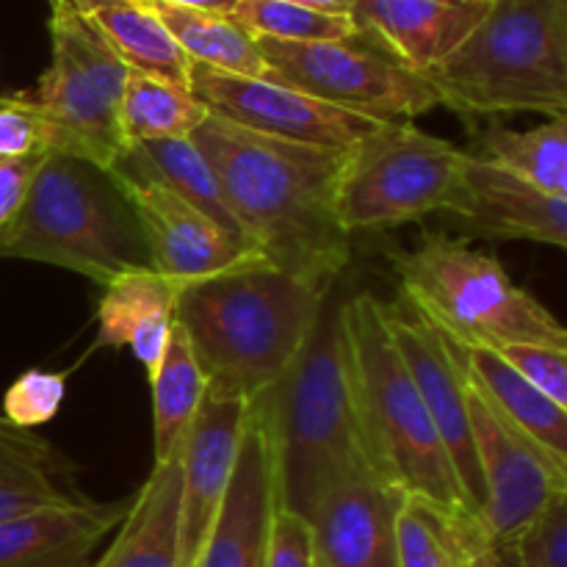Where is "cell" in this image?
<instances>
[{
  "label": "cell",
  "instance_id": "30",
  "mask_svg": "<svg viewBox=\"0 0 567 567\" xmlns=\"http://www.w3.org/2000/svg\"><path fill=\"white\" fill-rule=\"evenodd\" d=\"M138 158L161 177L169 188H175L186 203H192L199 214L208 216L219 230L236 238L238 244L252 249L247 233L238 225L230 203L225 197L219 177L210 169L205 155L199 153L192 138H164V142H144L133 144Z\"/></svg>",
  "mask_w": 567,
  "mask_h": 567
},
{
  "label": "cell",
  "instance_id": "26",
  "mask_svg": "<svg viewBox=\"0 0 567 567\" xmlns=\"http://www.w3.org/2000/svg\"><path fill=\"white\" fill-rule=\"evenodd\" d=\"M144 3L164 22L166 31L175 37L192 64L244 78L266 75V61L260 55L258 42L230 14L183 9V6L164 3V0H144Z\"/></svg>",
  "mask_w": 567,
  "mask_h": 567
},
{
  "label": "cell",
  "instance_id": "1",
  "mask_svg": "<svg viewBox=\"0 0 567 567\" xmlns=\"http://www.w3.org/2000/svg\"><path fill=\"white\" fill-rule=\"evenodd\" d=\"M260 258L327 293L349 264L336 192L347 150L277 142L219 116L192 133Z\"/></svg>",
  "mask_w": 567,
  "mask_h": 567
},
{
  "label": "cell",
  "instance_id": "40",
  "mask_svg": "<svg viewBox=\"0 0 567 567\" xmlns=\"http://www.w3.org/2000/svg\"><path fill=\"white\" fill-rule=\"evenodd\" d=\"M164 3L183 6V9H197V11H214V14H233L241 0H164Z\"/></svg>",
  "mask_w": 567,
  "mask_h": 567
},
{
  "label": "cell",
  "instance_id": "41",
  "mask_svg": "<svg viewBox=\"0 0 567 567\" xmlns=\"http://www.w3.org/2000/svg\"><path fill=\"white\" fill-rule=\"evenodd\" d=\"M291 3L308 6V9L324 11V14H347L349 17L358 0H291Z\"/></svg>",
  "mask_w": 567,
  "mask_h": 567
},
{
  "label": "cell",
  "instance_id": "9",
  "mask_svg": "<svg viewBox=\"0 0 567 567\" xmlns=\"http://www.w3.org/2000/svg\"><path fill=\"white\" fill-rule=\"evenodd\" d=\"M463 150L415 127L388 122L347 150L336 208L347 233L388 230L446 210Z\"/></svg>",
  "mask_w": 567,
  "mask_h": 567
},
{
  "label": "cell",
  "instance_id": "10",
  "mask_svg": "<svg viewBox=\"0 0 567 567\" xmlns=\"http://www.w3.org/2000/svg\"><path fill=\"white\" fill-rule=\"evenodd\" d=\"M266 78L299 89L327 105L374 122H413L435 109L430 83L382 53L360 44V33L341 42H277L255 39Z\"/></svg>",
  "mask_w": 567,
  "mask_h": 567
},
{
  "label": "cell",
  "instance_id": "29",
  "mask_svg": "<svg viewBox=\"0 0 567 567\" xmlns=\"http://www.w3.org/2000/svg\"><path fill=\"white\" fill-rule=\"evenodd\" d=\"M205 120L208 109L188 89L142 72H127L120 103V125L127 147L164 138H192Z\"/></svg>",
  "mask_w": 567,
  "mask_h": 567
},
{
  "label": "cell",
  "instance_id": "3",
  "mask_svg": "<svg viewBox=\"0 0 567 567\" xmlns=\"http://www.w3.org/2000/svg\"><path fill=\"white\" fill-rule=\"evenodd\" d=\"M255 402L269 432L277 498L288 513L308 520L327 491L358 474H377L354 404L338 310L321 316L293 369Z\"/></svg>",
  "mask_w": 567,
  "mask_h": 567
},
{
  "label": "cell",
  "instance_id": "5",
  "mask_svg": "<svg viewBox=\"0 0 567 567\" xmlns=\"http://www.w3.org/2000/svg\"><path fill=\"white\" fill-rule=\"evenodd\" d=\"M437 105L463 116L567 114V0H493L485 20L430 72Z\"/></svg>",
  "mask_w": 567,
  "mask_h": 567
},
{
  "label": "cell",
  "instance_id": "13",
  "mask_svg": "<svg viewBox=\"0 0 567 567\" xmlns=\"http://www.w3.org/2000/svg\"><path fill=\"white\" fill-rule=\"evenodd\" d=\"M468 377V374H465ZM468 415L485 507L482 526L496 548L507 546L554 496L567 493V463L509 424L468 380Z\"/></svg>",
  "mask_w": 567,
  "mask_h": 567
},
{
  "label": "cell",
  "instance_id": "19",
  "mask_svg": "<svg viewBox=\"0 0 567 567\" xmlns=\"http://www.w3.org/2000/svg\"><path fill=\"white\" fill-rule=\"evenodd\" d=\"M493 0H358L354 31L404 70L424 75L468 39Z\"/></svg>",
  "mask_w": 567,
  "mask_h": 567
},
{
  "label": "cell",
  "instance_id": "36",
  "mask_svg": "<svg viewBox=\"0 0 567 567\" xmlns=\"http://www.w3.org/2000/svg\"><path fill=\"white\" fill-rule=\"evenodd\" d=\"M44 155V125L17 94L0 97V161Z\"/></svg>",
  "mask_w": 567,
  "mask_h": 567
},
{
  "label": "cell",
  "instance_id": "20",
  "mask_svg": "<svg viewBox=\"0 0 567 567\" xmlns=\"http://www.w3.org/2000/svg\"><path fill=\"white\" fill-rule=\"evenodd\" d=\"M127 502L53 507L0 524V567H89L125 518Z\"/></svg>",
  "mask_w": 567,
  "mask_h": 567
},
{
  "label": "cell",
  "instance_id": "23",
  "mask_svg": "<svg viewBox=\"0 0 567 567\" xmlns=\"http://www.w3.org/2000/svg\"><path fill=\"white\" fill-rule=\"evenodd\" d=\"M181 454L155 463L103 557L89 567H177Z\"/></svg>",
  "mask_w": 567,
  "mask_h": 567
},
{
  "label": "cell",
  "instance_id": "18",
  "mask_svg": "<svg viewBox=\"0 0 567 567\" xmlns=\"http://www.w3.org/2000/svg\"><path fill=\"white\" fill-rule=\"evenodd\" d=\"M404 496L371 471L327 491L308 515L316 567H399L396 518Z\"/></svg>",
  "mask_w": 567,
  "mask_h": 567
},
{
  "label": "cell",
  "instance_id": "8",
  "mask_svg": "<svg viewBox=\"0 0 567 567\" xmlns=\"http://www.w3.org/2000/svg\"><path fill=\"white\" fill-rule=\"evenodd\" d=\"M50 64L37 86L17 97L44 125V155H70L111 169L127 153L120 125L127 66L92 17L53 14Z\"/></svg>",
  "mask_w": 567,
  "mask_h": 567
},
{
  "label": "cell",
  "instance_id": "33",
  "mask_svg": "<svg viewBox=\"0 0 567 567\" xmlns=\"http://www.w3.org/2000/svg\"><path fill=\"white\" fill-rule=\"evenodd\" d=\"M496 554L504 567H567V493L554 496Z\"/></svg>",
  "mask_w": 567,
  "mask_h": 567
},
{
  "label": "cell",
  "instance_id": "31",
  "mask_svg": "<svg viewBox=\"0 0 567 567\" xmlns=\"http://www.w3.org/2000/svg\"><path fill=\"white\" fill-rule=\"evenodd\" d=\"M532 186L567 199V116L546 120L532 131L491 127L482 136V153Z\"/></svg>",
  "mask_w": 567,
  "mask_h": 567
},
{
  "label": "cell",
  "instance_id": "15",
  "mask_svg": "<svg viewBox=\"0 0 567 567\" xmlns=\"http://www.w3.org/2000/svg\"><path fill=\"white\" fill-rule=\"evenodd\" d=\"M280 507L264 410L249 402L236 468L225 502L194 567H266L271 524Z\"/></svg>",
  "mask_w": 567,
  "mask_h": 567
},
{
  "label": "cell",
  "instance_id": "39",
  "mask_svg": "<svg viewBox=\"0 0 567 567\" xmlns=\"http://www.w3.org/2000/svg\"><path fill=\"white\" fill-rule=\"evenodd\" d=\"M122 3H142V0H50L53 6V14H81L92 17L100 9H109V6H122Z\"/></svg>",
  "mask_w": 567,
  "mask_h": 567
},
{
  "label": "cell",
  "instance_id": "17",
  "mask_svg": "<svg viewBox=\"0 0 567 567\" xmlns=\"http://www.w3.org/2000/svg\"><path fill=\"white\" fill-rule=\"evenodd\" d=\"M446 210L493 238L559 249L567 244V199L532 186L480 153L463 150Z\"/></svg>",
  "mask_w": 567,
  "mask_h": 567
},
{
  "label": "cell",
  "instance_id": "7",
  "mask_svg": "<svg viewBox=\"0 0 567 567\" xmlns=\"http://www.w3.org/2000/svg\"><path fill=\"white\" fill-rule=\"evenodd\" d=\"M391 264L410 313L463 352H498L515 343L567 349V332L557 316L480 249L446 236H426L421 247L393 252Z\"/></svg>",
  "mask_w": 567,
  "mask_h": 567
},
{
  "label": "cell",
  "instance_id": "21",
  "mask_svg": "<svg viewBox=\"0 0 567 567\" xmlns=\"http://www.w3.org/2000/svg\"><path fill=\"white\" fill-rule=\"evenodd\" d=\"M181 282L155 269H133L103 288L97 305V341L105 347H131L147 377L158 371L166 343L175 330Z\"/></svg>",
  "mask_w": 567,
  "mask_h": 567
},
{
  "label": "cell",
  "instance_id": "16",
  "mask_svg": "<svg viewBox=\"0 0 567 567\" xmlns=\"http://www.w3.org/2000/svg\"><path fill=\"white\" fill-rule=\"evenodd\" d=\"M249 402L205 391L203 404L181 446V543L177 567H194L225 502Z\"/></svg>",
  "mask_w": 567,
  "mask_h": 567
},
{
  "label": "cell",
  "instance_id": "22",
  "mask_svg": "<svg viewBox=\"0 0 567 567\" xmlns=\"http://www.w3.org/2000/svg\"><path fill=\"white\" fill-rule=\"evenodd\" d=\"M89 502L78 465L61 449L0 415V524Z\"/></svg>",
  "mask_w": 567,
  "mask_h": 567
},
{
  "label": "cell",
  "instance_id": "38",
  "mask_svg": "<svg viewBox=\"0 0 567 567\" xmlns=\"http://www.w3.org/2000/svg\"><path fill=\"white\" fill-rule=\"evenodd\" d=\"M39 158L42 155H33V158H3L0 161V227L9 225L14 219V214L20 210L22 199H25L28 186L33 181V172H37Z\"/></svg>",
  "mask_w": 567,
  "mask_h": 567
},
{
  "label": "cell",
  "instance_id": "24",
  "mask_svg": "<svg viewBox=\"0 0 567 567\" xmlns=\"http://www.w3.org/2000/svg\"><path fill=\"white\" fill-rule=\"evenodd\" d=\"M463 352V349H460ZM465 374L476 391L520 432L540 443L551 457L567 463V408L537 391L532 382L515 369H509L491 349H468L463 352Z\"/></svg>",
  "mask_w": 567,
  "mask_h": 567
},
{
  "label": "cell",
  "instance_id": "4",
  "mask_svg": "<svg viewBox=\"0 0 567 567\" xmlns=\"http://www.w3.org/2000/svg\"><path fill=\"white\" fill-rule=\"evenodd\" d=\"M388 316L391 308L374 293H358L338 308L354 404L371 463L382 480L408 496L452 513H471L441 435L399 358Z\"/></svg>",
  "mask_w": 567,
  "mask_h": 567
},
{
  "label": "cell",
  "instance_id": "11",
  "mask_svg": "<svg viewBox=\"0 0 567 567\" xmlns=\"http://www.w3.org/2000/svg\"><path fill=\"white\" fill-rule=\"evenodd\" d=\"M105 172L131 205L147 247L150 269L158 275L188 286L260 258L166 186L133 147Z\"/></svg>",
  "mask_w": 567,
  "mask_h": 567
},
{
  "label": "cell",
  "instance_id": "6",
  "mask_svg": "<svg viewBox=\"0 0 567 567\" xmlns=\"http://www.w3.org/2000/svg\"><path fill=\"white\" fill-rule=\"evenodd\" d=\"M0 258L59 266L103 288L150 266L136 216L109 172L55 153L39 158L20 210L0 227Z\"/></svg>",
  "mask_w": 567,
  "mask_h": 567
},
{
  "label": "cell",
  "instance_id": "35",
  "mask_svg": "<svg viewBox=\"0 0 567 567\" xmlns=\"http://www.w3.org/2000/svg\"><path fill=\"white\" fill-rule=\"evenodd\" d=\"M498 358L518 371L526 382L546 393L559 408H567V349L543 347V343H515L498 349Z\"/></svg>",
  "mask_w": 567,
  "mask_h": 567
},
{
  "label": "cell",
  "instance_id": "12",
  "mask_svg": "<svg viewBox=\"0 0 567 567\" xmlns=\"http://www.w3.org/2000/svg\"><path fill=\"white\" fill-rule=\"evenodd\" d=\"M188 92L208 114L277 142L319 150H352L385 122L349 111L286 86L275 78H244L210 66H188Z\"/></svg>",
  "mask_w": 567,
  "mask_h": 567
},
{
  "label": "cell",
  "instance_id": "34",
  "mask_svg": "<svg viewBox=\"0 0 567 567\" xmlns=\"http://www.w3.org/2000/svg\"><path fill=\"white\" fill-rule=\"evenodd\" d=\"M66 393V377L50 371H25L3 396V419L22 430H37L55 419Z\"/></svg>",
  "mask_w": 567,
  "mask_h": 567
},
{
  "label": "cell",
  "instance_id": "2",
  "mask_svg": "<svg viewBox=\"0 0 567 567\" xmlns=\"http://www.w3.org/2000/svg\"><path fill=\"white\" fill-rule=\"evenodd\" d=\"M324 299L258 258L183 286L175 319L208 393L255 402L293 369L324 316Z\"/></svg>",
  "mask_w": 567,
  "mask_h": 567
},
{
  "label": "cell",
  "instance_id": "28",
  "mask_svg": "<svg viewBox=\"0 0 567 567\" xmlns=\"http://www.w3.org/2000/svg\"><path fill=\"white\" fill-rule=\"evenodd\" d=\"M153 385V432H155V463H166L181 454L183 437L203 404L208 382L192 352L183 327L175 321L164 360L158 371L150 377Z\"/></svg>",
  "mask_w": 567,
  "mask_h": 567
},
{
  "label": "cell",
  "instance_id": "14",
  "mask_svg": "<svg viewBox=\"0 0 567 567\" xmlns=\"http://www.w3.org/2000/svg\"><path fill=\"white\" fill-rule=\"evenodd\" d=\"M388 327H391L399 358H402L408 374L413 377L421 402H424L426 413H430L432 424L441 435L465 504L482 520L485 487H482L474 432H471L468 377H465L463 352L410 310L404 313V310L391 308Z\"/></svg>",
  "mask_w": 567,
  "mask_h": 567
},
{
  "label": "cell",
  "instance_id": "42",
  "mask_svg": "<svg viewBox=\"0 0 567 567\" xmlns=\"http://www.w3.org/2000/svg\"><path fill=\"white\" fill-rule=\"evenodd\" d=\"M468 567H504V565H502V559H498L496 546H493V548H487L485 554H480V557H476Z\"/></svg>",
  "mask_w": 567,
  "mask_h": 567
},
{
  "label": "cell",
  "instance_id": "27",
  "mask_svg": "<svg viewBox=\"0 0 567 567\" xmlns=\"http://www.w3.org/2000/svg\"><path fill=\"white\" fill-rule=\"evenodd\" d=\"M92 20L127 70L188 89L192 61L144 0L100 9Z\"/></svg>",
  "mask_w": 567,
  "mask_h": 567
},
{
  "label": "cell",
  "instance_id": "25",
  "mask_svg": "<svg viewBox=\"0 0 567 567\" xmlns=\"http://www.w3.org/2000/svg\"><path fill=\"white\" fill-rule=\"evenodd\" d=\"M487 548L493 543L476 515L404 496L396 518L399 567H468Z\"/></svg>",
  "mask_w": 567,
  "mask_h": 567
},
{
  "label": "cell",
  "instance_id": "37",
  "mask_svg": "<svg viewBox=\"0 0 567 567\" xmlns=\"http://www.w3.org/2000/svg\"><path fill=\"white\" fill-rule=\"evenodd\" d=\"M266 567H316L313 532L302 515L277 507Z\"/></svg>",
  "mask_w": 567,
  "mask_h": 567
},
{
  "label": "cell",
  "instance_id": "32",
  "mask_svg": "<svg viewBox=\"0 0 567 567\" xmlns=\"http://www.w3.org/2000/svg\"><path fill=\"white\" fill-rule=\"evenodd\" d=\"M230 17L255 39L277 42H341L358 33L352 17L324 14L291 0H241Z\"/></svg>",
  "mask_w": 567,
  "mask_h": 567
}]
</instances>
